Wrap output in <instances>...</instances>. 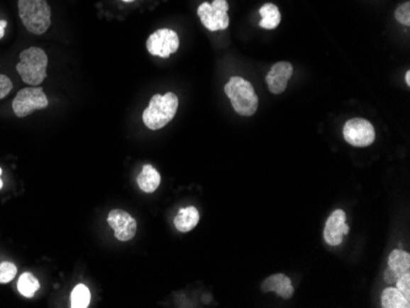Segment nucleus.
Listing matches in <instances>:
<instances>
[{"mask_svg": "<svg viewBox=\"0 0 410 308\" xmlns=\"http://www.w3.org/2000/svg\"><path fill=\"white\" fill-rule=\"evenodd\" d=\"M178 97L174 92L154 95L143 112V122L148 129L157 131L167 126L177 114Z\"/></svg>", "mask_w": 410, "mask_h": 308, "instance_id": "f257e3e1", "label": "nucleus"}, {"mask_svg": "<svg viewBox=\"0 0 410 308\" xmlns=\"http://www.w3.org/2000/svg\"><path fill=\"white\" fill-rule=\"evenodd\" d=\"M48 57L38 47H30L20 53V62L16 65L18 75L30 87H38L47 77Z\"/></svg>", "mask_w": 410, "mask_h": 308, "instance_id": "f03ea898", "label": "nucleus"}, {"mask_svg": "<svg viewBox=\"0 0 410 308\" xmlns=\"http://www.w3.org/2000/svg\"><path fill=\"white\" fill-rule=\"evenodd\" d=\"M225 94L231 101L236 114L250 117L258 109V96L250 82L241 77H233L225 85Z\"/></svg>", "mask_w": 410, "mask_h": 308, "instance_id": "7ed1b4c3", "label": "nucleus"}, {"mask_svg": "<svg viewBox=\"0 0 410 308\" xmlns=\"http://www.w3.org/2000/svg\"><path fill=\"white\" fill-rule=\"evenodd\" d=\"M18 15L33 35H43L50 26V8L46 0H18Z\"/></svg>", "mask_w": 410, "mask_h": 308, "instance_id": "20e7f679", "label": "nucleus"}, {"mask_svg": "<svg viewBox=\"0 0 410 308\" xmlns=\"http://www.w3.org/2000/svg\"><path fill=\"white\" fill-rule=\"evenodd\" d=\"M48 106L45 91L41 87H25L18 91L13 101V111L16 117H28L38 109H45Z\"/></svg>", "mask_w": 410, "mask_h": 308, "instance_id": "39448f33", "label": "nucleus"}, {"mask_svg": "<svg viewBox=\"0 0 410 308\" xmlns=\"http://www.w3.org/2000/svg\"><path fill=\"white\" fill-rule=\"evenodd\" d=\"M228 4L226 0H214L211 4L203 3L196 10L201 23L209 31L215 32L226 30L230 23L228 18Z\"/></svg>", "mask_w": 410, "mask_h": 308, "instance_id": "423d86ee", "label": "nucleus"}, {"mask_svg": "<svg viewBox=\"0 0 410 308\" xmlns=\"http://www.w3.org/2000/svg\"><path fill=\"white\" fill-rule=\"evenodd\" d=\"M343 136L347 143L356 148H366L375 141V128L364 118H354L345 123Z\"/></svg>", "mask_w": 410, "mask_h": 308, "instance_id": "0eeeda50", "label": "nucleus"}, {"mask_svg": "<svg viewBox=\"0 0 410 308\" xmlns=\"http://www.w3.org/2000/svg\"><path fill=\"white\" fill-rule=\"evenodd\" d=\"M179 47L177 32L171 28H161L149 36L146 41V48L151 55L160 58H169Z\"/></svg>", "mask_w": 410, "mask_h": 308, "instance_id": "6e6552de", "label": "nucleus"}, {"mask_svg": "<svg viewBox=\"0 0 410 308\" xmlns=\"http://www.w3.org/2000/svg\"><path fill=\"white\" fill-rule=\"evenodd\" d=\"M109 225L114 231V237L122 242L132 240L137 233V221L132 218L131 214H128L121 209H114L107 218Z\"/></svg>", "mask_w": 410, "mask_h": 308, "instance_id": "1a4fd4ad", "label": "nucleus"}, {"mask_svg": "<svg viewBox=\"0 0 410 308\" xmlns=\"http://www.w3.org/2000/svg\"><path fill=\"white\" fill-rule=\"evenodd\" d=\"M345 221H347V214L344 213V210L338 209L331 214V216L326 222L323 231L324 241L329 246L336 247V246L342 245L344 236L349 233V226Z\"/></svg>", "mask_w": 410, "mask_h": 308, "instance_id": "9d476101", "label": "nucleus"}, {"mask_svg": "<svg viewBox=\"0 0 410 308\" xmlns=\"http://www.w3.org/2000/svg\"><path fill=\"white\" fill-rule=\"evenodd\" d=\"M292 73H294V68L289 62H279V63L274 64L265 77V82L268 84L270 92L275 95L284 92Z\"/></svg>", "mask_w": 410, "mask_h": 308, "instance_id": "9b49d317", "label": "nucleus"}, {"mask_svg": "<svg viewBox=\"0 0 410 308\" xmlns=\"http://www.w3.org/2000/svg\"><path fill=\"white\" fill-rule=\"evenodd\" d=\"M262 291L263 292L274 291L284 299H292V295L295 292L292 280L285 274H275V275L267 277L262 284Z\"/></svg>", "mask_w": 410, "mask_h": 308, "instance_id": "f8f14e48", "label": "nucleus"}, {"mask_svg": "<svg viewBox=\"0 0 410 308\" xmlns=\"http://www.w3.org/2000/svg\"><path fill=\"white\" fill-rule=\"evenodd\" d=\"M198 222H199V211L194 207L181 209L174 220V227L183 233L192 231L198 225Z\"/></svg>", "mask_w": 410, "mask_h": 308, "instance_id": "ddd939ff", "label": "nucleus"}, {"mask_svg": "<svg viewBox=\"0 0 410 308\" xmlns=\"http://www.w3.org/2000/svg\"><path fill=\"white\" fill-rule=\"evenodd\" d=\"M138 186L145 193H154L161 183V176L156 168L151 165H145L137 178Z\"/></svg>", "mask_w": 410, "mask_h": 308, "instance_id": "4468645a", "label": "nucleus"}, {"mask_svg": "<svg viewBox=\"0 0 410 308\" xmlns=\"http://www.w3.org/2000/svg\"><path fill=\"white\" fill-rule=\"evenodd\" d=\"M388 268L399 277L410 272V255L403 250H394L389 254Z\"/></svg>", "mask_w": 410, "mask_h": 308, "instance_id": "2eb2a0df", "label": "nucleus"}, {"mask_svg": "<svg viewBox=\"0 0 410 308\" xmlns=\"http://www.w3.org/2000/svg\"><path fill=\"white\" fill-rule=\"evenodd\" d=\"M260 14L262 20L260 21V26L265 30H274L279 26L282 21V15L279 11L278 6L272 3H267L260 9Z\"/></svg>", "mask_w": 410, "mask_h": 308, "instance_id": "dca6fc26", "label": "nucleus"}, {"mask_svg": "<svg viewBox=\"0 0 410 308\" xmlns=\"http://www.w3.org/2000/svg\"><path fill=\"white\" fill-rule=\"evenodd\" d=\"M383 308H409L410 301L397 287H387L382 292Z\"/></svg>", "mask_w": 410, "mask_h": 308, "instance_id": "f3484780", "label": "nucleus"}, {"mask_svg": "<svg viewBox=\"0 0 410 308\" xmlns=\"http://www.w3.org/2000/svg\"><path fill=\"white\" fill-rule=\"evenodd\" d=\"M18 290L25 297H33L37 291L40 290V281L32 275L31 273H23L18 277Z\"/></svg>", "mask_w": 410, "mask_h": 308, "instance_id": "a211bd4d", "label": "nucleus"}, {"mask_svg": "<svg viewBox=\"0 0 410 308\" xmlns=\"http://www.w3.org/2000/svg\"><path fill=\"white\" fill-rule=\"evenodd\" d=\"M90 301H92V294L87 286L79 284L74 287L72 296H70V304H72L70 307L87 308L89 307Z\"/></svg>", "mask_w": 410, "mask_h": 308, "instance_id": "6ab92c4d", "label": "nucleus"}, {"mask_svg": "<svg viewBox=\"0 0 410 308\" xmlns=\"http://www.w3.org/2000/svg\"><path fill=\"white\" fill-rule=\"evenodd\" d=\"M18 268L10 262H3L0 264V284H8L16 277Z\"/></svg>", "mask_w": 410, "mask_h": 308, "instance_id": "aec40b11", "label": "nucleus"}, {"mask_svg": "<svg viewBox=\"0 0 410 308\" xmlns=\"http://www.w3.org/2000/svg\"><path fill=\"white\" fill-rule=\"evenodd\" d=\"M396 18L401 23L409 26L410 25V3L406 1L404 4L399 5L396 10Z\"/></svg>", "mask_w": 410, "mask_h": 308, "instance_id": "412c9836", "label": "nucleus"}, {"mask_svg": "<svg viewBox=\"0 0 410 308\" xmlns=\"http://www.w3.org/2000/svg\"><path fill=\"white\" fill-rule=\"evenodd\" d=\"M397 289L406 296V299L410 301V274L406 273L404 275L398 277L396 281Z\"/></svg>", "mask_w": 410, "mask_h": 308, "instance_id": "4be33fe9", "label": "nucleus"}, {"mask_svg": "<svg viewBox=\"0 0 410 308\" xmlns=\"http://www.w3.org/2000/svg\"><path fill=\"white\" fill-rule=\"evenodd\" d=\"M11 90H13L11 80L4 74H0V100L4 99L5 96L9 95Z\"/></svg>", "mask_w": 410, "mask_h": 308, "instance_id": "5701e85b", "label": "nucleus"}, {"mask_svg": "<svg viewBox=\"0 0 410 308\" xmlns=\"http://www.w3.org/2000/svg\"><path fill=\"white\" fill-rule=\"evenodd\" d=\"M397 279H398V277H397L396 274H394L389 268H387L386 272H384V281H386L387 284L392 285V284H396Z\"/></svg>", "mask_w": 410, "mask_h": 308, "instance_id": "b1692460", "label": "nucleus"}, {"mask_svg": "<svg viewBox=\"0 0 410 308\" xmlns=\"http://www.w3.org/2000/svg\"><path fill=\"white\" fill-rule=\"evenodd\" d=\"M6 26H8V23L5 20H0V40L4 37Z\"/></svg>", "mask_w": 410, "mask_h": 308, "instance_id": "393cba45", "label": "nucleus"}, {"mask_svg": "<svg viewBox=\"0 0 410 308\" xmlns=\"http://www.w3.org/2000/svg\"><path fill=\"white\" fill-rule=\"evenodd\" d=\"M406 85H410V72H406Z\"/></svg>", "mask_w": 410, "mask_h": 308, "instance_id": "a878e982", "label": "nucleus"}, {"mask_svg": "<svg viewBox=\"0 0 410 308\" xmlns=\"http://www.w3.org/2000/svg\"><path fill=\"white\" fill-rule=\"evenodd\" d=\"M1 188H3V181L0 180V189H1Z\"/></svg>", "mask_w": 410, "mask_h": 308, "instance_id": "bb28decb", "label": "nucleus"}, {"mask_svg": "<svg viewBox=\"0 0 410 308\" xmlns=\"http://www.w3.org/2000/svg\"><path fill=\"white\" fill-rule=\"evenodd\" d=\"M123 1H126V3H132L134 0H123Z\"/></svg>", "mask_w": 410, "mask_h": 308, "instance_id": "cd10ccee", "label": "nucleus"}, {"mask_svg": "<svg viewBox=\"0 0 410 308\" xmlns=\"http://www.w3.org/2000/svg\"><path fill=\"white\" fill-rule=\"evenodd\" d=\"M1 173H3V171H1V168H0V176H1Z\"/></svg>", "mask_w": 410, "mask_h": 308, "instance_id": "c85d7f7f", "label": "nucleus"}]
</instances>
